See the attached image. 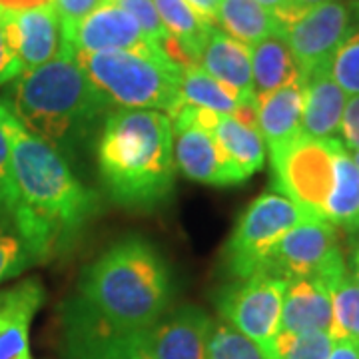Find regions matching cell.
Masks as SVG:
<instances>
[{"mask_svg":"<svg viewBox=\"0 0 359 359\" xmlns=\"http://www.w3.org/2000/svg\"><path fill=\"white\" fill-rule=\"evenodd\" d=\"M285 287V280L259 271L224 285L214 297L219 320L228 321L252 339L264 359H278L276 339L280 334Z\"/></svg>","mask_w":359,"mask_h":359,"instance_id":"cell-8","label":"cell"},{"mask_svg":"<svg viewBox=\"0 0 359 359\" xmlns=\"http://www.w3.org/2000/svg\"><path fill=\"white\" fill-rule=\"evenodd\" d=\"M266 11H269V13L273 14V13H278L282 6H285L287 4V0H257Z\"/></svg>","mask_w":359,"mask_h":359,"instance_id":"cell-42","label":"cell"},{"mask_svg":"<svg viewBox=\"0 0 359 359\" xmlns=\"http://www.w3.org/2000/svg\"><path fill=\"white\" fill-rule=\"evenodd\" d=\"M14 216H16V188L13 180L11 144L0 124V224H8L14 228Z\"/></svg>","mask_w":359,"mask_h":359,"instance_id":"cell-32","label":"cell"},{"mask_svg":"<svg viewBox=\"0 0 359 359\" xmlns=\"http://www.w3.org/2000/svg\"><path fill=\"white\" fill-rule=\"evenodd\" d=\"M36 257L32 256L22 236L8 224H0V283L18 278L22 271L36 266Z\"/></svg>","mask_w":359,"mask_h":359,"instance_id":"cell-30","label":"cell"},{"mask_svg":"<svg viewBox=\"0 0 359 359\" xmlns=\"http://www.w3.org/2000/svg\"><path fill=\"white\" fill-rule=\"evenodd\" d=\"M22 72H25V68L11 46V40H8L6 28H4V14L0 8V86L14 82Z\"/></svg>","mask_w":359,"mask_h":359,"instance_id":"cell-36","label":"cell"},{"mask_svg":"<svg viewBox=\"0 0 359 359\" xmlns=\"http://www.w3.org/2000/svg\"><path fill=\"white\" fill-rule=\"evenodd\" d=\"M154 4L162 22L166 26L168 34L178 40L198 62L205 42L216 26L205 22L204 18L184 0H154Z\"/></svg>","mask_w":359,"mask_h":359,"instance_id":"cell-25","label":"cell"},{"mask_svg":"<svg viewBox=\"0 0 359 359\" xmlns=\"http://www.w3.org/2000/svg\"><path fill=\"white\" fill-rule=\"evenodd\" d=\"M106 0H54V11L60 18L62 30H70L78 25L82 18H86L90 13H94L98 6H102Z\"/></svg>","mask_w":359,"mask_h":359,"instance_id":"cell-34","label":"cell"},{"mask_svg":"<svg viewBox=\"0 0 359 359\" xmlns=\"http://www.w3.org/2000/svg\"><path fill=\"white\" fill-rule=\"evenodd\" d=\"M351 154V158H353V162H355V166L359 168V150H355V152H349Z\"/></svg>","mask_w":359,"mask_h":359,"instance_id":"cell-44","label":"cell"},{"mask_svg":"<svg viewBox=\"0 0 359 359\" xmlns=\"http://www.w3.org/2000/svg\"><path fill=\"white\" fill-rule=\"evenodd\" d=\"M60 353L66 359H154L138 332L104 321L76 295L60 306Z\"/></svg>","mask_w":359,"mask_h":359,"instance_id":"cell-9","label":"cell"},{"mask_svg":"<svg viewBox=\"0 0 359 359\" xmlns=\"http://www.w3.org/2000/svg\"><path fill=\"white\" fill-rule=\"evenodd\" d=\"M327 70L347 96L359 94V28L337 48Z\"/></svg>","mask_w":359,"mask_h":359,"instance_id":"cell-31","label":"cell"},{"mask_svg":"<svg viewBox=\"0 0 359 359\" xmlns=\"http://www.w3.org/2000/svg\"><path fill=\"white\" fill-rule=\"evenodd\" d=\"M347 271L351 273V278L359 283V238L355 240V244L351 248V256H349V268Z\"/></svg>","mask_w":359,"mask_h":359,"instance_id":"cell-41","label":"cell"},{"mask_svg":"<svg viewBox=\"0 0 359 359\" xmlns=\"http://www.w3.org/2000/svg\"><path fill=\"white\" fill-rule=\"evenodd\" d=\"M257 130L269 152L278 150L302 134L304 78L269 94L256 96Z\"/></svg>","mask_w":359,"mask_h":359,"instance_id":"cell-19","label":"cell"},{"mask_svg":"<svg viewBox=\"0 0 359 359\" xmlns=\"http://www.w3.org/2000/svg\"><path fill=\"white\" fill-rule=\"evenodd\" d=\"M344 144L339 138H311L299 134L269 152L276 194L292 200L306 214L323 219L335 184V160Z\"/></svg>","mask_w":359,"mask_h":359,"instance_id":"cell-6","label":"cell"},{"mask_svg":"<svg viewBox=\"0 0 359 359\" xmlns=\"http://www.w3.org/2000/svg\"><path fill=\"white\" fill-rule=\"evenodd\" d=\"M359 28L347 0H332L297 16L282 28L302 78L327 68L337 48Z\"/></svg>","mask_w":359,"mask_h":359,"instance_id":"cell-10","label":"cell"},{"mask_svg":"<svg viewBox=\"0 0 359 359\" xmlns=\"http://www.w3.org/2000/svg\"><path fill=\"white\" fill-rule=\"evenodd\" d=\"M205 359H264V355L252 339L231 327L228 321L214 320Z\"/></svg>","mask_w":359,"mask_h":359,"instance_id":"cell-28","label":"cell"},{"mask_svg":"<svg viewBox=\"0 0 359 359\" xmlns=\"http://www.w3.org/2000/svg\"><path fill=\"white\" fill-rule=\"evenodd\" d=\"M28 132L68 160L96 142L114 110L78 66L68 46L46 65L25 70L4 98Z\"/></svg>","mask_w":359,"mask_h":359,"instance_id":"cell-3","label":"cell"},{"mask_svg":"<svg viewBox=\"0 0 359 359\" xmlns=\"http://www.w3.org/2000/svg\"><path fill=\"white\" fill-rule=\"evenodd\" d=\"M4 14V28L14 54L25 70L46 65L65 46V32L54 6Z\"/></svg>","mask_w":359,"mask_h":359,"instance_id":"cell-15","label":"cell"},{"mask_svg":"<svg viewBox=\"0 0 359 359\" xmlns=\"http://www.w3.org/2000/svg\"><path fill=\"white\" fill-rule=\"evenodd\" d=\"M337 138L346 146L347 152L359 150V94L347 96Z\"/></svg>","mask_w":359,"mask_h":359,"instance_id":"cell-35","label":"cell"},{"mask_svg":"<svg viewBox=\"0 0 359 359\" xmlns=\"http://www.w3.org/2000/svg\"><path fill=\"white\" fill-rule=\"evenodd\" d=\"M186 4H190L196 13L204 18L205 22L216 26V14H218L219 2L222 0H184Z\"/></svg>","mask_w":359,"mask_h":359,"instance_id":"cell-38","label":"cell"},{"mask_svg":"<svg viewBox=\"0 0 359 359\" xmlns=\"http://www.w3.org/2000/svg\"><path fill=\"white\" fill-rule=\"evenodd\" d=\"M216 25L231 39L254 46L259 40L280 32L276 16L266 11L257 0H222Z\"/></svg>","mask_w":359,"mask_h":359,"instance_id":"cell-24","label":"cell"},{"mask_svg":"<svg viewBox=\"0 0 359 359\" xmlns=\"http://www.w3.org/2000/svg\"><path fill=\"white\" fill-rule=\"evenodd\" d=\"M180 102L190 104L194 108H204L219 116H231L238 106V100L230 92L200 66H190L182 70Z\"/></svg>","mask_w":359,"mask_h":359,"instance_id":"cell-26","label":"cell"},{"mask_svg":"<svg viewBox=\"0 0 359 359\" xmlns=\"http://www.w3.org/2000/svg\"><path fill=\"white\" fill-rule=\"evenodd\" d=\"M334 327V304L327 282L320 276L290 280L283 294L282 321L283 334L327 332Z\"/></svg>","mask_w":359,"mask_h":359,"instance_id":"cell-17","label":"cell"},{"mask_svg":"<svg viewBox=\"0 0 359 359\" xmlns=\"http://www.w3.org/2000/svg\"><path fill=\"white\" fill-rule=\"evenodd\" d=\"M65 32V46L70 52L148 50L156 46L138 22L112 2H104L94 13Z\"/></svg>","mask_w":359,"mask_h":359,"instance_id":"cell-14","label":"cell"},{"mask_svg":"<svg viewBox=\"0 0 359 359\" xmlns=\"http://www.w3.org/2000/svg\"><path fill=\"white\" fill-rule=\"evenodd\" d=\"M174 295V271L162 250L130 233L84 268L76 297L116 327L144 332L172 308Z\"/></svg>","mask_w":359,"mask_h":359,"instance_id":"cell-4","label":"cell"},{"mask_svg":"<svg viewBox=\"0 0 359 359\" xmlns=\"http://www.w3.org/2000/svg\"><path fill=\"white\" fill-rule=\"evenodd\" d=\"M339 259H344V254L337 228L325 219L309 218L283 236L269 252L259 271L290 282L297 278L323 276Z\"/></svg>","mask_w":359,"mask_h":359,"instance_id":"cell-11","label":"cell"},{"mask_svg":"<svg viewBox=\"0 0 359 359\" xmlns=\"http://www.w3.org/2000/svg\"><path fill=\"white\" fill-rule=\"evenodd\" d=\"M335 339L327 332L309 334H278L276 355L278 359H327Z\"/></svg>","mask_w":359,"mask_h":359,"instance_id":"cell-29","label":"cell"},{"mask_svg":"<svg viewBox=\"0 0 359 359\" xmlns=\"http://www.w3.org/2000/svg\"><path fill=\"white\" fill-rule=\"evenodd\" d=\"M347 4H349V8H351V13H353L359 25V0H347Z\"/></svg>","mask_w":359,"mask_h":359,"instance_id":"cell-43","label":"cell"},{"mask_svg":"<svg viewBox=\"0 0 359 359\" xmlns=\"http://www.w3.org/2000/svg\"><path fill=\"white\" fill-rule=\"evenodd\" d=\"M0 124L8 136L16 188L14 230L39 264L66 252L98 212V194L86 188L65 156L16 120L0 98Z\"/></svg>","mask_w":359,"mask_h":359,"instance_id":"cell-1","label":"cell"},{"mask_svg":"<svg viewBox=\"0 0 359 359\" xmlns=\"http://www.w3.org/2000/svg\"><path fill=\"white\" fill-rule=\"evenodd\" d=\"M325 222L347 233H359V168L346 146L335 160V184L325 205Z\"/></svg>","mask_w":359,"mask_h":359,"instance_id":"cell-23","label":"cell"},{"mask_svg":"<svg viewBox=\"0 0 359 359\" xmlns=\"http://www.w3.org/2000/svg\"><path fill=\"white\" fill-rule=\"evenodd\" d=\"M212 323L204 308L180 304L138 334L154 359H205Z\"/></svg>","mask_w":359,"mask_h":359,"instance_id":"cell-13","label":"cell"},{"mask_svg":"<svg viewBox=\"0 0 359 359\" xmlns=\"http://www.w3.org/2000/svg\"><path fill=\"white\" fill-rule=\"evenodd\" d=\"M214 138L238 184L252 178L266 164V142L257 128L244 126L231 116H219L214 126Z\"/></svg>","mask_w":359,"mask_h":359,"instance_id":"cell-21","label":"cell"},{"mask_svg":"<svg viewBox=\"0 0 359 359\" xmlns=\"http://www.w3.org/2000/svg\"><path fill=\"white\" fill-rule=\"evenodd\" d=\"M96 162L114 204L136 212L166 205L176 186L174 132L166 112L110 110L96 138Z\"/></svg>","mask_w":359,"mask_h":359,"instance_id":"cell-2","label":"cell"},{"mask_svg":"<svg viewBox=\"0 0 359 359\" xmlns=\"http://www.w3.org/2000/svg\"><path fill=\"white\" fill-rule=\"evenodd\" d=\"M54 0H0L2 11L11 13H20V11H32V8H42V6H52Z\"/></svg>","mask_w":359,"mask_h":359,"instance_id":"cell-40","label":"cell"},{"mask_svg":"<svg viewBox=\"0 0 359 359\" xmlns=\"http://www.w3.org/2000/svg\"><path fill=\"white\" fill-rule=\"evenodd\" d=\"M106 2H112L122 11H126L138 22L142 32L152 40L156 46L168 36L166 26L156 11L154 0H106Z\"/></svg>","mask_w":359,"mask_h":359,"instance_id":"cell-33","label":"cell"},{"mask_svg":"<svg viewBox=\"0 0 359 359\" xmlns=\"http://www.w3.org/2000/svg\"><path fill=\"white\" fill-rule=\"evenodd\" d=\"M313 218L276 192L262 194L244 210L224 245V269L233 280L257 273L269 252L297 224Z\"/></svg>","mask_w":359,"mask_h":359,"instance_id":"cell-7","label":"cell"},{"mask_svg":"<svg viewBox=\"0 0 359 359\" xmlns=\"http://www.w3.org/2000/svg\"><path fill=\"white\" fill-rule=\"evenodd\" d=\"M327 359H359V341L335 339L334 349H332Z\"/></svg>","mask_w":359,"mask_h":359,"instance_id":"cell-39","label":"cell"},{"mask_svg":"<svg viewBox=\"0 0 359 359\" xmlns=\"http://www.w3.org/2000/svg\"><path fill=\"white\" fill-rule=\"evenodd\" d=\"M46 299L39 278L0 290V359H32L30 325Z\"/></svg>","mask_w":359,"mask_h":359,"instance_id":"cell-16","label":"cell"},{"mask_svg":"<svg viewBox=\"0 0 359 359\" xmlns=\"http://www.w3.org/2000/svg\"><path fill=\"white\" fill-rule=\"evenodd\" d=\"M198 66L214 80H218L238 102L254 100V78H252V52L244 42L231 39L218 26L212 30L200 54Z\"/></svg>","mask_w":359,"mask_h":359,"instance_id":"cell-18","label":"cell"},{"mask_svg":"<svg viewBox=\"0 0 359 359\" xmlns=\"http://www.w3.org/2000/svg\"><path fill=\"white\" fill-rule=\"evenodd\" d=\"M325 2H332V0H287L285 6H282L278 13H273L278 25H280V32H282L283 26L290 25L297 16H302L304 13H308V11L320 6V4H325Z\"/></svg>","mask_w":359,"mask_h":359,"instance_id":"cell-37","label":"cell"},{"mask_svg":"<svg viewBox=\"0 0 359 359\" xmlns=\"http://www.w3.org/2000/svg\"><path fill=\"white\" fill-rule=\"evenodd\" d=\"M250 52L254 96L269 94L302 78L299 66L282 32H276L268 39L256 42L254 46H250Z\"/></svg>","mask_w":359,"mask_h":359,"instance_id":"cell-22","label":"cell"},{"mask_svg":"<svg viewBox=\"0 0 359 359\" xmlns=\"http://www.w3.org/2000/svg\"><path fill=\"white\" fill-rule=\"evenodd\" d=\"M168 118L174 132V162L184 178L218 188L238 186V180L222 154L214 132L196 126L180 100L168 112Z\"/></svg>","mask_w":359,"mask_h":359,"instance_id":"cell-12","label":"cell"},{"mask_svg":"<svg viewBox=\"0 0 359 359\" xmlns=\"http://www.w3.org/2000/svg\"><path fill=\"white\" fill-rule=\"evenodd\" d=\"M347 94L339 88L327 68L304 78L302 134L311 138H337Z\"/></svg>","mask_w":359,"mask_h":359,"instance_id":"cell-20","label":"cell"},{"mask_svg":"<svg viewBox=\"0 0 359 359\" xmlns=\"http://www.w3.org/2000/svg\"><path fill=\"white\" fill-rule=\"evenodd\" d=\"M78 66L112 108L164 110L180 100L182 68L158 46L148 50L72 52Z\"/></svg>","mask_w":359,"mask_h":359,"instance_id":"cell-5","label":"cell"},{"mask_svg":"<svg viewBox=\"0 0 359 359\" xmlns=\"http://www.w3.org/2000/svg\"><path fill=\"white\" fill-rule=\"evenodd\" d=\"M323 280L330 285L334 304L332 337L359 341V283L351 278L347 266Z\"/></svg>","mask_w":359,"mask_h":359,"instance_id":"cell-27","label":"cell"}]
</instances>
